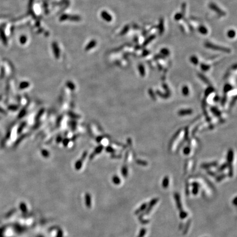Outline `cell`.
Instances as JSON below:
<instances>
[{
	"label": "cell",
	"instance_id": "obj_10",
	"mask_svg": "<svg viewBox=\"0 0 237 237\" xmlns=\"http://www.w3.org/2000/svg\"><path fill=\"white\" fill-rule=\"evenodd\" d=\"M190 152V148L188 147H186L184 149V153L185 154H188Z\"/></svg>",
	"mask_w": 237,
	"mask_h": 237
},
{
	"label": "cell",
	"instance_id": "obj_4",
	"mask_svg": "<svg viewBox=\"0 0 237 237\" xmlns=\"http://www.w3.org/2000/svg\"><path fill=\"white\" fill-rule=\"evenodd\" d=\"M146 207H147V204H145V203H144V204H143L142 206L140 207V208L136 210V211L135 212V214H139L140 212L141 211H142L143 210H144L145 208H146Z\"/></svg>",
	"mask_w": 237,
	"mask_h": 237
},
{
	"label": "cell",
	"instance_id": "obj_6",
	"mask_svg": "<svg viewBox=\"0 0 237 237\" xmlns=\"http://www.w3.org/2000/svg\"><path fill=\"white\" fill-rule=\"evenodd\" d=\"M180 217L182 219H185L186 217H187V212H186L185 211H180Z\"/></svg>",
	"mask_w": 237,
	"mask_h": 237
},
{
	"label": "cell",
	"instance_id": "obj_12",
	"mask_svg": "<svg viewBox=\"0 0 237 237\" xmlns=\"http://www.w3.org/2000/svg\"><path fill=\"white\" fill-rule=\"evenodd\" d=\"M221 167H222L220 168V169L219 170V171H221V170H222L225 169V168H226V165H223Z\"/></svg>",
	"mask_w": 237,
	"mask_h": 237
},
{
	"label": "cell",
	"instance_id": "obj_2",
	"mask_svg": "<svg viewBox=\"0 0 237 237\" xmlns=\"http://www.w3.org/2000/svg\"><path fill=\"white\" fill-rule=\"evenodd\" d=\"M192 185L194 187V189H193V191H192L193 194H194V195H196L197 194L198 192L199 184L197 183V182H194L192 184Z\"/></svg>",
	"mask_w": 237,
	"mask_h": 237
},
{
	"label": "cell",
	"instance_id": "obj_5",
	"mask_svg": "<svg viewBox=\"0 0 237 237\" xmlns=\"http://www.w3.org/2000/svg\"><path fill=\"white\" fill-rule=\"evenodd\" d=\"M182 93L185 96H187L188 94V93H189V89H188V87L187 86H185L183 87Z\"/></svg>",
	"mask_w": 237,
	"mask_h": 237
},
{
	"label": "cell",
	"instance_id": "obj_9",
	"mask_svg": "<svg viewBox=\"0 0 237 237\" xmlns=\"http://www.w3.org/2000/svg\"><path fill=\"white\" fill-rule=\"evenodd\" d=\"M191 110H186L185 111H181L179 113L181 114V115H184V114H191Z\"/></svg>",
	"mask_w": 237,
	"mask_h": 237
},
{
	"label": "cell",
	"instance_id": "obj_3",
	"mask_svg": "<svg viewBox=\"0 0 237 237\" xmlns=\"http://www.w3.org/2000/svg\"><path fill=\"white\" fill-rule=\"evenodd\" d=\"M169 177H168L167 176H166L165 178H164V180H163V184H162V186H163V187L164 188H167L168 186H169Z\"/></svg>",
	"mask_w": 237,
	"mask_h": 237
},
{
	"label": "cell",
	"instance_id": "obj_8",
	"mask_svg": "<svg viewBox=\"0 0 237 237\" xmlns=\"http://www.w3.org/2000/svg\"><path fill=\"white\" fill-rule=\"evenodd\" d=\"M190 223H191V220H189V221H188L187 223L186 226V228L184 229V233H183V234H186V233L187 232V231H188V228H189V227Z\"/></svg>",
	"mask_w": 237,
	"mask_h": 237
},
{
	"label": "cell",
	"instance_id": "obj_11",
	"mask_svg": "<svg viewBox=\"0 0 237 237\" xmlns=\"http://www.w3.org/2000/svg\"><path fill=\"white\" fill-rule=\"evenodd\" d=\"M231 89V87L229 85H227L226 86L225 90V91H229Z\"/></svg>",
	"mask_w": 237,
	"mask_h": 237
},
{
	"label": "cell",
	"instance_id": "obj_7",
	"mask_svg": "<svg viewBox=\"0 0 237 237\" xmlns=\"http://www.w3.org/2000/svg\"><path fill=\"white\" fill-rule=\"evenodd\" d=\"M145 233H146V230H145V229L144 228L142 229L141 231H140L139 234L138 235V237H143L145 234Z\"/></svg>",
	"mask_w": 237,
	"mask_h": 237
},
{
	"label": "cell",
	"instance_id": "obj_1",
	"mask_svg": "<svg viewBox=\"0 0 237 237\" xmlns=\"http://www.w3.org/2000/svg\"><path fill=\"white\" fill-rule=\"evenodd\" d=\"M175 200L176 201L177 208H178V209L180 210L181 211H182V205H181V203L180 196H179L178 193L175 194Z\"/></svg>",
	"mask_w": 237,
	"mask_h": 237
}]
</instances>
